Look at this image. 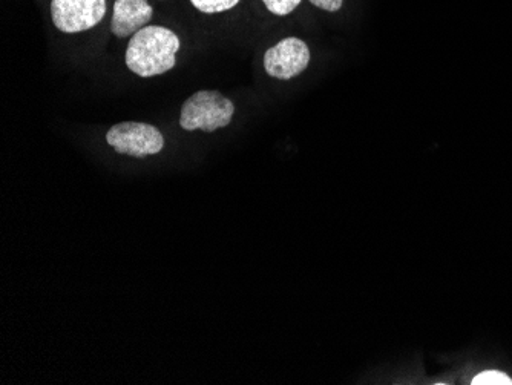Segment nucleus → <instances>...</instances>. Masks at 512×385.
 I'll return each mask as SVG.
<instances>
[{
	"label": "nucleus",
	"instance_id": "nucleus-1",
	"mask_svg": "<svg viewBox=\"0 0 512 385\" xmlns=\"http://www.w3.org/2000/svg\"><path fill=\"white\" fill-rule=\"evenodd\" d=\"M180 47V39L169 28H142L129 40L126 66L138 77L161 76L174 68Z\"/></svg>",
	"mask_w": 512,
	"mask_h": 385
},
{
	"label": "nucleus",
	"instance_id": "nucleus-2",
	"mask_svg": "<svg viewBox=\"0 0 512 385\" xmlns=\"http://www.w3.org/2000/svg\"><path fill=\"white\" fill-rule=\"evenodd\" d=\"M235 106L218 91H198L184 102L180 126L184 131L215 132L226 128L234 119Z\"/></svg>",
	"mask_w": 512,
	"mask_h": 385
},
{
	"label": "nucleus",
	"instance_id": "nucleus-3",
	"mask_svg": "<svg viewBox=\"0 0 512 385\" xmlns=\"http://www.w3.org/2000/svg\"><path fill=\"white\" fill-rule=\"evenodd\" d=\"M106 142L119 154L145 158L158 154L165 148V137L148 123H117L106 134Z\"/></svg>",
	"mask_w": 512,
	"mask_h": 385
},
{
	"label": "nucleus",
	"instance_id": "nucleus-4",
	"mask_svg": "<svg viewBox=\"0 0 512 385\" xmlns=\"http://www.w3.org/2000/svg\"><path fill=\"white\" fill-rule=\"evenodd\" d=\"M106 0H51V17L57 30L66 34L83 33L102 22Z\"/></svg>",
	"mask_w": 512,
	"mask_h": 385
},
{
	"label": "nucleus",
	"instance_id": "nucleus-5",
	"mask_svg": "<svg viewBox=\"0 0 512 385\" xmlns=\"http://www.w3.org/2000/svg\"><path fill=\"white\" fill-rule=\"evenodd\" d=\"M310 50L304 40L287 37L269 48L264 54V70L267 76L278 80H290L307 70Z\"/></svg>",
	"mask_w": 512,
	"mask_h": 385
},
{
	"label": "nucleus",
	"instance_id": "nucleus-6",
	"mask_svg": "<svg viewBox=\"0 0 512 385\" xmlns=\"http://www.w3.org/2000/svg\"><path fill=\"white\" fill-rule=\"evenodd\" d=\"M154 16V10L148 0H115L112 10L111 33L119 39L134 36L148 27Z\"/></svg>",
	"mask_w": 512,
	"mask_h": 385
},
{
	"label": "nucleus",
	"instance_id": "nucleus-7",
	"mask_svg": "<svg viewBox=\"0 0 512 385\" xmlns=\"http://www.w3.org/2000/svg\"><path fill=\"white\" fill-rule=\"evenodd\" d=\"M192 5L204 14H218L237 7L241 0H191Z\"/></svg>",
	"mask_w": 512,
	"mask_h": 385
},
{
	"label": "nucleus",
	"instance_id": "nucleus-8",
	"mask_svg": "<svg viewBox=\"0 0 512 385\" xmlns=\"http://www.w3.org/2000/svg\"><path fill=\"white\" fill-rule=\"evenodd\" d=\"M267 10L275 16H287L299 7L302 0H263Z\"/></svg>",
	"mask_w": 512,
	"mask_h": 385
},
{
	"label": "nucleus",
	"instance_id": "nucleus-9",
	"mask_svg": "<svg viewBox=\"0 0 512 385\" xmlns=\"http://www.w3.org/2000/svg\"><path fill=\"white\" fill-rule=\"evenodd\" d=\"M474 385H512V379L497 370L480 373L473 379Z\"/></svg>",
	"mask_w": 512,
	"mask_h": 385
},
{
	"label": "nucleus",
	"instance_id": "nucleus-10",
	"mask_svg": "<svg viewBox=\"0 0 512 385\" xmlns=\"http://www.w3.org/2000/svg\"><path fill=\"white\" fill-rule=\"evenodd\" d=\"M310 4L321 8V10L329 11V13H335V11L341 10L344 0H310Z\"/></svg>",
	"mask_w": 512,
	"mask_h": 385
}]
</instances>
